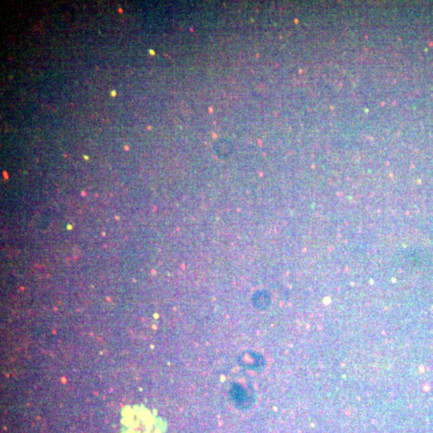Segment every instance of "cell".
<instances>
[{
    "mask_svg": "<svg viewBox=\"0 0 433 433\" xmlns=\"http://www.w3.org/2000/svg\"><path fill=\"white\" fill-rule=\"evenodd\" d=\"M249 355V358L250 359H242L241 364L242 366H245L247 368H252V369H258L261 368L262 366V359L261 355H258L257 353H247Z\"/></svg>",
    "mask_w": 433,
    "mask_h": 433,
    "instance_id": "2",
    "label": "cell"
},
{
    "mask_svg": "<svg viewBox=\"0 0 433 433\" xmlns=\"http://www.w3.org/2000/svg\"><path fill=\"white\" fill-rule=\"evenodd\" d=\"M230 395L233 401L237 405L240 406L241 408H248L249 404L252 403L250 400V395L247 390L243 387L242 385L239 384L232 385L230 391Z\"/></svg>",
    "mask_w": 433,
    "mask_h": 433,
    "instance_id": "1",
    "label": "cell"
}]
</instances>
